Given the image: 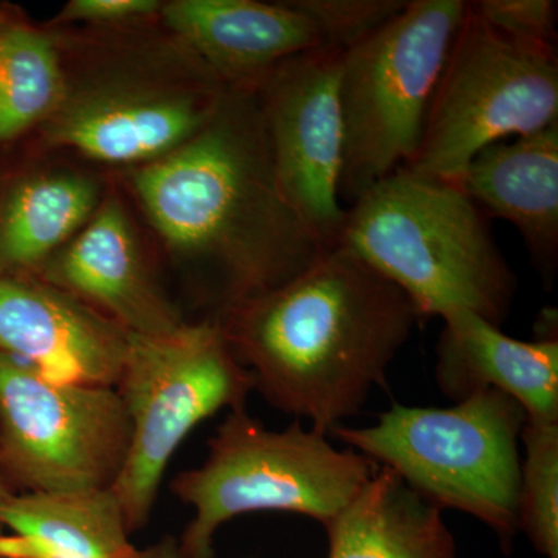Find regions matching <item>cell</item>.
<instances>
[{
  "label": "cell",
  "mask_w": 558,
  "mask_h": 558,
  "mask_svg": "<svg viewBox=\"0 0 558 558\" xmlns=\"http://www.w3.org/2000/svg\"><path fill=\"white\" fill-rule=\"evenodd\" d=\"M207 319L279 288L328 250L279 185L255 89H230L207 126L117 172Z\"/></svg>",
  "instance_id": "cell-1"
},
{
  "label": "cell",
  "mask_w": 558,
  "mask_h": 558,
  "mask_svg": "<svg viewBox=\"0 0 558 558\" xmlns=\"http://www.w3.org/2000/svg\"><path fill=\"white\" fill-rule=\"evenodd\" d=\"M422 317L410 296L344 245L216 322L255 391L323 435L384 387Z\"/></svg>",
  "instance_id": "cell-2"
},
{
  "label": "cell",
  "mask_w": 558,
  "mask_h": 558,
  "mask_svg": "<svg viewBox=\"0 0 558 558\" xmlns=\"http://www.w3.org/2000/svg\"><path fill=\"white\" fill-rule=\"evenodd\" d=\"M51 28L64 87L60 105L35 134V148L131 170L193 138L229 90L159 17Z\"/></svg>",
  "instance_id": "cell-3"
},
{
  "label": "cell",
  "mask_w": 558,
  "mask_h": 558,
  "mask_svg": "<svg viewBox=\"0 0 558 558\" xmlns=\"http://www.w3.org/2000/svg\"><path fill=\"white\" fill-rule=\"evenodd\" d=\"M339 244L402 289L422 318L465 310L501 328L517 277L461 183L399 168L347 207Z\"/></svg>",
  "instance_id": "cell-4"
},
{
  "label": "cell",
  "mask_w": 558,
  "mask_h": 558,
  "mask_svg": "<svg viewBox=\"0 0 558 558\" xmlns=\"http://www.w3.org/2000/svg\"><path fill=\"white\" fill-rule=\"evenodd\" d=\"M376 469L299 418L271 429L250 416L247 407L230 410L208 440L205 461L171 481L172 495L194 512L178 538L180 558H216L219 529L247 513H299L325 526Z\"/></svg>",
  "instance_id": "cell-5"
},
{
  "label": "cell",
  "mask_w": 558,
  "mask_h": 558,
  "mask_svg": "<svg viewBox=\"0 0 558 558\" xmlns=\"http://www.w3.org/2000/svg\"><path fill=\"white\" fill-rule=\"evenodd\" d=\"M526 421L515 399L486 389L449 409L396 403L377 424L339 425L329 436L398 473L435 508L483 521L510 550L520 532V444Z\"/></svg>",
  "instance_id": "cell-6"
},
{
  "label": "cell",
  "mask_w": 558,
  "mask_h": 558,
  "mask_svg": "<svg viewBox=\"0 0 558 558\" xmlns=\"http://www.w3.org/2000/svg\"><path fill=\"white\" fill-rule=\"evenodd\" d=\"M465 10L464 0H409L395 20L343 53L340 199L348 207L416 154Z\"/></svg>",
  "instance_id": "cell-7"
},
{
  "label": "cell",
  "mask_w": 558,
  "mask_h": 558,
  "mask_svg": "<svg viewBox=\"0 0 558 558\" xmlns=\"http://www.w3.org/2000/svg\"><path fill=\"white\" fill-rule=\"evenodd\" d=\"M116 388L130 416L131 439L110 490L132 535L148 526L161 481L183 440L220 410L247 405L255 384L219 323L201 318L167 336H132Z\"/></svg>",
  "instance_id": "cell-8"
},
{
  "label": "cell",
  "mask_w": 558,
  "mask_h": 558,
  "mask_svg": "<svg viewBox=\"0 0 558 558\" xmlns=\"http://www.w3.org/2000/svg\"><path fill=\"white\" fill-rule=\"evenodd\" d=\"M558 123L556 47L509 38L465 10L407 170L461 183L476 154Z\"/></svg>",
  "instance_id": "cell-9"
},
{
  "label": "cell",
  "mask_w": 558,
  "mask_h": 558,
  "mask_svg": "<svg viewBox=\"0 0 558 558\" xmlns=\"http://www.w3.org/2000/svg\"><path fill=\"white\" fill-rule=\"evenodd\" d=\"M130 439L116 387L53 380L0 352V468L21 494L112 487Z\"/></svg>",
  "instance_id": "cell-10"
},
{
  "label": "cell",
  "mask_w": 558,
  "mask_h": 558,
  "mask_svg": "<svg viewBox=\"0 0 558 558\" xmlns=\"http://www.w3.org/2000/svg\"><path fill=\"white\" fill-rule=\"evenodd\" d=\"M341 51L318 47L282 61L256 98L279 185L326 247L339 244L347 207L340 199L344 123Z\"/></svg>",
  "instance_id": "cell-11"
},
{
  "label": "cell",
  "mask_w": 558,
  "mask_h": 558,
  "mask_svg": "<svg viewBox=\"0 0 558 558\" xmlns=\"http://www.w3.org/2000/svg\"><path fill=\"white\" fill-rule=\"evenodd\" d=\"M36 277L134 337L167 336L186 322L161 284L131 202L116 183L89 222Z\"/></svg>",
  "instance_id": "cell-12"
},
{
  "label": "cell",
  "mask_w": 558,
  "mask_h": 558,
  "mask_svg": "<svg viewBox=\"0 0 558 558\" xmlns=\"http://www.w3.org/2000/svg\"><path fill=\"white\" fill-rule=\"evenodd\" d=\"M132 336L38 277H0V352L68 384L117 387Z\"/></svg>",
  "instance_id": "cell-13"
},
{
  "label": "cell",
  "mask_w": 558,
  "mask_h": 558,
  "mask_svg": "<svg viewBox=\"0 0 558 558\" xmlns=\"http://www.w3.org/2000/svg\"><path fill=\"white\" fill-rule=\"evenodd\" d=\"M0 170V277H36L92 219L112 182L65 154L35 148Z\"/></svg>",
  "instance_id": "cell-14"
},
{
  "label": "cell",
  "mask_w": 558,
  "mask_h": 558,
  "mask_svg": "<svg viewBox=\"0 0 558 558\" xmlns=\"http://www.w3.org/2000/svg\"><path fill=\"white\" fill-rule=\"evenodd\" d=\"M159 20L230 89H255L282 61L322 47L289 0H170Z\"/></svg>",
  "instance_id": "cell-15"
},
{
  "label": "cell",
  "mask_w": 558,
  "mask_h": 558,
  "mask_svg": "<svg viewBox=\"0 0 558 558\" xmlns=\"http://www.w3.org/2000/svg\"><path fill=\"white\" fill-rule=\"evenodd\" d=\"M435 379L457 403L497 389L526 410L529 418L558 422V340L523 341L465 310L440 318Z\"/></svg>",
  "instance_id": "cell-16"
},
{
  "label": "cell",
  "mask_w": 558,
  "mask_h": 558,
  "mask_svg": "<svg viewBox=\"0 0 558 558\" xmlns=\"http://www.w3.org/2000/svg\"><path fill=\"white\" fill-rule=\"evenodd\" d=\"M0 558H180L167 535L138 548L110 488L16 494L0 508Z\"/></svg>",
  "instance_id": "cell-17"
},
{
  "label": "cell",
  "mask_w": 558,
  "mask_h": 558,
  "mask_svg": "<svg viewBox=\"0 0 558 558\" xmlns=\"http://www.w3.org/2000/svg\"><path fill=\"white\" fill-rule=\"evenodd\" d=\"M484 213L520 231L543 281L558 269V123L494 143L476 154L461 178Z\"/></svg>",
  "instance_id": "cell-18"
},
{
  "label": "cell",
  "mask_w": 558,
  "mask_h": 558,
  "mask_svg": "<svg viewBox=\"0 0 558 558\" xmlns=\"http://www.w3.org/2000/svg\"><path fill=\"white\" fill-rule=\"evenodd\" d=\"M328 558H457L442 510L377 465L373 478L323 526Z\"/></svg>",
  "instance_id": "cell-19"
},
{
  "label": "cell",
  "mask_w": 558,
  "mask_h": 558,
  "mask_svg": "<svg viewBox=\"0 0 558 558\" xmlns=\"http://www.w3.org/2000/svg\"><path fill=\"white\" fill-rule=\"evenodd\" d=\"M57 32L10 11L0 21V148L36 134L61 101Z\"/></svg>",
  "instance_id": "cell-20"
},
{
  "label": "cell",
  "mask_w": 558,
  "mask_h": 558,
  "mask_svg": "<svg viewBox=\"0 0 558 558\" xmlns=\"http://www.w3.org/2000/svg\"><path fill=\"white\" fill-rule=\"evenodd\" d=\"M519 529L546 558H558V422L529 418L521 432Z\"/></svg>",
  "instance_id": "cell-21"
},
{
  "label": "cell",
  "mask_w": 558,
  "mask_h": 558,
  "mask_svg": "<svg viewBox=\"0 0 558 558\" xmlns=\"http://www.w3.org/2000/svg\"><path fill=\"white\" fill-rule=\"evenodd\" d=\"M317 31L322 47L347 53L379 32L409 0H289Z\"/></svg>",
  "instance_id": "cell-22"
},
{
  "label": "cell",
  "mask_w": 558,
  "mask_h": 558,
  "mask_svg": "<svg viewBox=\"0 0 558 558\" xmlns=\"http://www.w3.org/2000/svg\"><path fill=\"white\" fill-rule=\"evenodd\" d=\"M468 7L484 24L509 38L556 47L557 2L553 0H475Z\"/></svg>",
  "instance_id": "cell-23"
},
{
  "label": "cell",
  "mask_w": 558,
  "mask_h": 558,
  "mask_svg": "<svg viewBox=\"0 0 558 558\" xmlns=\"http://www.w3.org/2000/svg\"><path fill=\"white\" fill-rule=\"evenodd\" d=\"M161 0H70L51 27H116L159 17Z\"/></svg>",
  "instance_id": "cell-24"
},
{
  "label": "cell",
  "mask_w": 558,
  "mask_h": 558,
  "mask_svg": "<svg viewBox=\"0 0 558 558\" xmlns=\"http://www.w3.org/2000/svg\"><path fill=\"white\" fill-rule=\"evenodd\" d=\"M558 318L556 310H543L539 312L535 333L537 340H558Z\"/></svg>",
  "instance_id": "cell-25"
},
{
  "label": "cell",
  "mask_w": 558,
  "mask_h": 558,
  "mask_svg": "<svg viewBox=\"0 0 558 558\" xmlns=\"http://www.w3.org/2000/svg\"><path fill=\"white\" fill-rule=\"evenodd\" d=\"M13 494L14 492H11L10 487L3 483L2 478H0V508H2L3 502H5ZM0 532H2V526H0Z\"/></svg>",
  "instance_id": "cell-26"
},
{
  "label": "cell",
  "mask_w": 558,
  "mask_h": 558,
  "mask_svg": "<svg viewBox=\"0 0 558 558\" xmlns=\"http://www.w3.org/2000/svg\"><path fill=\"white\" fill-rule=\"evenodd\" d=\"M10 10L5 9V7L0 5V21L5 20L7 16H9Z\"/></svg>",
  "instance_id": "cell-27"
}]
</instances>
